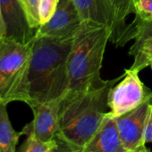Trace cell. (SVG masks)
<instances>
[{"instance_id": "obj_1", "label": "cell", "mask_w": 152, "mask_h": 152, "mask_svg": "<svg viewBox=\"0 0 152 152\" xmlns=\"http://www.w3.org/2000/svg\"><path fill=\"white\" fill-rule=\"evenodd\" d=\"M125 74L99 87L65 95L59 107V131L56 137L60 151L82 152L109 111L108 97L111 88Z\"/></svg>"}, {"instance_id": "obj_2", "label": "cell", "mask_w": 152, "mask_h": 152, "mask_svg": "<svg viewBox=\"0 0 152 152\" xmlns=\"http://www.w3.org/2000/svg\"><path fill=\"white\" fill-rule=\"evenodd\" d=\"M73 38L52 39L34 36L25 84V101L35 103L62 100L67 92V60Z\"/></svg>"}, {"instance_id": "obj_3", "label": "cell", "mask_w": 152, "mask_h": 152, "mask_svg": "<svg viewBox=\"0 0 152 152\" xmlns=\"http://www.w3.org/2000/svg\"><path fill=\"white\" fill-rule=\"evenodd\" d=\"M109 27L84 21L73 36L67 60V92L71 95L101 86L100 76L107 45L111 39Z\"/></svg>"}, {"instance_id": "obj_4", "label": "cell", "mask_w": 152, "mask_h": 152, "mask_svg": "<svg viewBox=\"0 0 152 152\" xmlns=\"http://www.w3.org/2000/svg\"><path fill=\"white\" fill-rule=\"evenodd\" d=\"M34 37L23 43L13 37L0 40V102L25 101V84Z\"/></svg>"}, {"instance_id": "obj_5", "label": "cell", "mask_w": 152, "mask_h": 152, "mask_svg": "<svg viewBox=\"0 0 152 152\" xmlns=\"http://www.w3.org/2000/svg\"><path fill=\"white\" fill-rule=\"evenodd\" d=\"M152 98V91L141 80L139 72L129 69L124 77L109 91L108 97V113L117 118L141 106Z\"/></svg>"}, {"instance_id": "obj_6", "label": "cell", "mask_w": 152, "mask_h": 152, "mask_svg": "<svg viewBox=\"0 0 152 152\" xmlns=\"http://www.w3.org/2000/svg\"><path fill=\"white\" fill-rule=\"evenodd\" d=\"M152 110V98L128 113L116 118L123 147L126 152H146L145 131Z\"/></svg>"}, {"instance_id": "obj_7", "label": "cell", "mask_w": 152, "mask_h": 152, "mask_svg": "<svg viewBox=\"0 0 152 152\" xmlns=\"http://www.w3.org/2000/svg\"><path fill=\"white\" fill-rule=\"evenodd\" d=\"M82 23L73 0H59L57 9L52 18L36 29L35 36L52 39L71 38L77 33Z\"/></svg>"}, {"instance_id": "obj_8", "label": "cell", "mask_w": 152, "mask_h": 152, "mask_svg": "<svg viewBox=\"0 0 152 152\" xmlns=\"http://www.w3.org/2000/svg\"><path fill=\"white\" fill-rule=\"evenodd\" d=\"M61 100L30 105L33 119L22 130L23 135L49 142L56 139L59 131V107Z\"/></svg>"}, {"instance_id": "obj_9", "label": "cell", "mask_w": 152, "mask_h": 152, "mask_svg": "<svg viewBox=\"0 0 152 152\" xmlns=\"http://www.w3.org/2000/svg\"><path fill=\"white\" fill-rule=\"evenodd\" d=\"M134 43L129 50L133 62L129 69L140 72L152 63V20H142L134 19L130 26L129 40Z\"/></svg>"}, {"instance_id": "obj_10", "label": "cell", "mask_w": 152, "mask_h": 152, "mask_svg": "<svg viewBox=\"0 0 152 152\" xmlns=\"http://www.w3.org/2000/svg\"><path fill=\"white\" fill-rule=\"evenodd\" d=\"M82 152H126L120 139L116 118L107 113Z\"/></svg>"}, {"instance_id": "obj_11", "label": "cell", "mask_w": 152, "mask_h": 152, "mask_svg": "<svg viewBox=\"0 0 152 152\" xmlns=\"http://www.w3.org/2000/svg\"><path fill=\"white\" fill-rule=\"evenodd\" d=\"M1 11L7 27V37L26 43L35 36L28 23L19 0H0Z\"/></svg>"}, {"instance_id": "obj_12", "label": "cell", "mask_w": 152, "mask_h": 152, "mask_svg": "<svg viewBox=\"0 0 152 152\" xmlns=\"http://www.w3.org/2000/svg\"><path fill=\"white\" fill-rule=\"evenodd\" d=\"M82 21H90L110 28L111 41L116 34V20L110 0H73Z\"/></svg>"}, {"instance_id": "obj_13", "label": "cell", "mask_w": 152, "mask_h": 152, "mask_svg": "<svg viewBox=\"0 0 152 152\" xmlns=\"http://www.w3.org/2000/svg\"><path fill=\"white\" fill-rule=\"evenodd\" d=\"M116 20V34L112 39L117 45H124L129 41L130 26L125 23L126 17L133 13V0H110Z\"/></svg>"}, {"instance_id": "obj_14", "label": "cell", "mask_w": 152, "mask_h": 152, "mask_svg": "<svg viewBox=\"0 0 152 152\" xmlns=\"http://www.w3.org/2000/svg\"><path fill=\"white\" fill-rule=\"evenodd\" d=\"M7 104L0 102V152H15L19 139L23 134L16 132L9 119Z\"/></svg>"}, {"instance_id": "obj_15", "label": "cell", "mask_w": 152, "mask_h": 152, "mask_svg": "<svg viewBox=\"0 0 152 152\" xmlns=\"http://www.w3.org/2000/svg\"><path fill=\"white\" fill-rule=\"evenodd\" d=\"M21 152H57L60 151L56 139L44 142L33 135H27L26 140L19 148Z\"/></svg>"}, {"instance_id": "obj_16", "label": "cell", "mask_w": 152, "mask_h": 152, "mask_svg": "<svg viewBox=\"0 0 152 152\" xmlns=\"http://www.w3.org/2000/svg\"><path fill=\"white\" fill-rule=\"evenodd\" d=\"M40 0H19V3L24 12L30 27L37 29L40 26L39 17V6Z\"/></svg>"}, {"instance_id": "obj_17", "label": "cell", "mask_w": 152, "mask_h": 152, "mask_svg": "<svg viewBox=\"0 0 152 152\" xmlns=\"http://www.w3.org/2000/svg\"><path fill=\"white\" fill-rule=\"evenodd\" d=\"M59 0H40L39 6V17L40 25L47 23L56 12Z\"/></svg>"}, {"instance_id": "obj_18", "label": "cell", "mask_w": 152, "mask_h": 152, "mask_svg": "<svg viewBox=\"0 0 152 152\" xmlns=\"http://www.w3.org/2000/svg\"><path fill=\"white\" fill-rule=\"evenodd\" d=\"M135 18L142 20H152V0H133Z\"/></svg>"}, {"instance_id": "obj_19", "label": "cell", "mask_w": 152, "mask_h": 152, "mask_svg": "<svg viewBox=\"0 0 152 152\" xmlns=\"http://www.w3.org/2000/svg\"><path fill=\"white\" fill-rule=\"evenodd\" d=\"M144 138H145V142L146 143H148V142H151L152 143V110L151 112L149 121H148L147 127H146Z\"/></svg>"}, {"instance_id": "obj_20", "label": "cell", "mask_w": 152, "mask_h": 152, "mask_svg": "<svg viewBox=\"0 0 152 152\" xmlns=\"http://www.w3.org/2000/svg\"><path fill=\"white\" fill-rule=\"evenodd\" d=\"M7 37V27L1 11V6H0V40L4 37Z\"/></svg>"}, {"instance_id": "obj_21", "label": "cell", "mask_w": 152, "mask_h": 152, "mask_svg": "<svg viewBox=\"0 0 152 152\" xmlns=\"http://www.w3.org/2000/svg\"><path fill=\"white\" fill-rule=\"evenodd\" d=\"M151 68H152V63H151Z\"/></svg>"}]
</instances>
